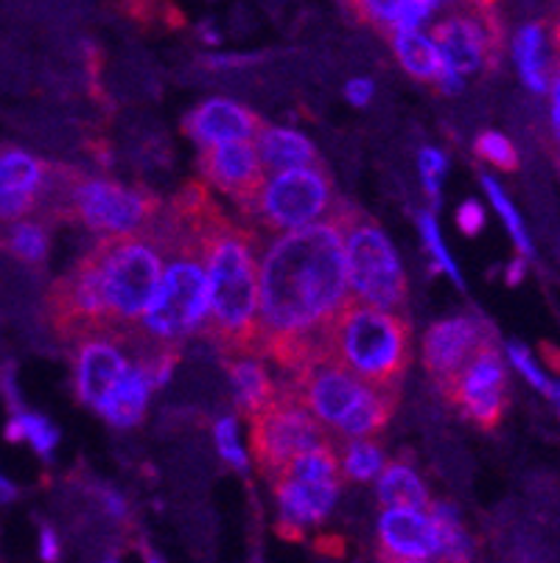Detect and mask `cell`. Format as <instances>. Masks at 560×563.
Segmentation results:
<instances>
[{"label": "cell", "mask_w": 560, "mask_h": 563, "mask_svg": "<svg viewBox=\"0 0 560 563\" xmlns=\"http://www.w3.org/2000/svg\"><path fill=\"white\" fill-rule=\"evenodd\" d=\"M351 300L342 219L284 230L259 255V356L295 373L326 356V331Z\"/></svg>", "instance_id": "obj_1"}, {"label": "cell", "mask_w": 560, "mask_h": 563, "mask_svg": "<svg viewBox=\"0 0 560 563\" xmlns=\"http://www.w3.org/2000/svg\"><path fill=\"white\" fill-rule=\"evenodd\" d=\"M163 247L152 235H107L45 295V320L62 342L85 334L127 336L163 278Z\"/></svg>", "instance_id": "obj_2"}, {"label": "cell", "mask_w": 560, "mask_h": 563, "mask_svg": "<svg viewBox=\"0 0 560 563\" xmlns=\"http://www.w3.org/2000/svg\"><path fill=\"white\" fill-rule=\"evenodd\" d=\"M208 314L202 331L224 356H259L261 235L239 228L222 211L202 228Z\"/></svg>", "instance_id": "obj_3"}, {"label": "cell", "mask_w": 560, "mask_h": 563, "mask_svg": "<svg viewBox=\"0 0 560 563\" xmlns=\"http://www.w3.org/2000/svg\"><path fill=\"white\" fill-rule=\"evenodd\" d=\"M328 360L373 387L400 390L413 362V329L400 311L348 300L326 331Z\"/></svg>", "instance_id": "obj_4"}, {"label": "cell", "mask_w": 560, "mask_h": 563, "mask_svg": "<svg viewBox=\"0 0 560 563\" xmlns=\"http://www.w3.org/2000/svg\"><path fill=\"white\" fill-rule=\"evenodd\" d=\"M342 219L345 233V266L348 289L359 303L376 306L387 311H404L409 300V286L398 253L389 244L387 233L356 205L337 197L331 208Z\"/></svg>", "instance_id": "obj_5"}, {"label": "cell", "mask_w": 560, "mask_h": 563, "mask_svg": "<svg viewBox=\"0 0 560 563\" xmlns=\"http://www.w3.org/2000/svg\"><path fill=\"white\" fill-rule=\"evenodd\" d=\"M337 186L326 163L277 172L275 177L264 180L253 202L246 205L244 217L259 222L261 228L284 233V230L303 228V224L320 222L328 217L337 202Z\"/></svg>", "instance_id": "obj_6"}, {"label": "cell", "mask_w": 560, "mask_h": 563, "mask_svg": "<svg viewBox=\"0 0 560 563\" xmlns=\"http://www.w3.org/2000/svg\"><path fill=\"white\" fill-rule=\"evenodd\" d=\"M250 427H253L250 432L253 454L272 483L289 468L297 454L331 440L286 384H277L275 396L250 415Z\"/></svg>", "instance_id": "obj_7"}, {"label": "cell", "mask_w": 560, "mask_h": 563, "mask_svg": "<svg viewBox=\"0 0 560 563\" xmlns=\"http://www.w3.org/2000/svg\"><path fill=\"white\" fill-rule=\"evenodd\" d=\"M161 208L154 194L87 174H81L70 197V219L99 239L143 233Z\"/></svg>", "instance_id": "obj_8"}, {"label": "cell", "mask_w": 560, "mask_h": 563, "mask_svg": "<svg viewBox=\"0 0 560 563\" xmlns=\"http://www.w3.org/2000/svg\"><path fill=\"white\" fill-rule=\"evenodd\" d=\"M435 45L443 56L446 68L454 74H476L499 63L502 54V25L493 9L474 7L462 0V7L438 20L431 29Z\"/></svg>", "instance_id": "obj_9"}, {"label": "cell", "mask_w": 560, "mask_h": 563, "mask_svg": "<svg viewBox=\"0 0 560 563\" xmlns=\"http://www.w3.org/2000/svg\"><path fill=\"white\" fill-rule=\"evenodd\" d=\"M440 393L474 427L485 429V432L499 427L507 407V373L496 340L485 342Z\"/></svg>", "instance_id": "obj_10"}, {"label": "cell", "mask_w": 560, "mask_h": 563, "mask_svg": "<svg viewBox=\"0 0 560 563\" xmlns=\"http://www.w3.org/2000/svg\"><path fill=\"white\" fill-rule=\"evenodd\" d=\"M74 345V382L81 404L101 409L121 376L130 371L132 360L121 336L85 334L70 342Z\"/></svg>", "instance_id": "obj_11"}, {"label": "cell", "mask_w": 560, "mask_h": 563, "mask_svg": "<svg viewBox=\"0 0 560 563\" xmlns=\"http://www.w3.org/2000/svg\"><path fill=\"white\" fill-rule=\"evenodd\" d=\"M199 172L210 186L233 197L241 211L253 202L266 180V168L253 141H224L202 146Z\"/></svg>", "instance_id": "obj_12"}, {"label": "cell", "mask_w": 560, "mask_h": 563, "mask_svg": "<svg viewBox=\"0 0 560 563\" xmlns=\"http://www.w3.org/2000/svg\"><path fill=\"white\" fill-rule=\"evenodd\" d=\"M491 340H496L493 329L480 317H454L431 325L424 336V365L438 390H443L454 373Z\"/></svg>", "instance_id": "obj_13"}, {"label": "cell", "mask_w": 560, "mask_h": 563, "mask_svg": "<svg viewBox=\"0 0 560 563\" xmlns=\"http://www.w3.org/2000/svg\"><path fill=\"white\" fill-rule=\"evenodd\" d=\"M48 172L51 163L18 146H0V228L40 211Z\"/></svg>", "instance_id": "obj_14"}, {"label": "cell", "mask_w": 560, "mask_h": 563, "mask_svg": "<svg viewBox=\"0 0 560 563\" xmlns=\"http://www.w3.org/2000/svg\"><path fill=\"white\" fill-rule=\"evenodd\" d=\"M337 490L339 479H275L277 508H281L277 532L289 541H300L306 527H315L326 519L337 501Z\"/></svg>", "instance_id": "obj_15"}, {"label": "cell", "mask_w": 560, "mask_h": 563, "mask_svg": "<svg viewBox=\"0 0 560 563\" xmlns=\"http://www.w3.org/2000/svg\"><path fill=\"white\" fill-rule=\"evenodd\" d=\"M440 555L438 527L418 508H387L378 519V558L384 561H431Z\"/></svg>", "instance_id": "obj_16"}, {"label": "cell", "mask_w": 560, "mask_h": 563, "mask_svg": "<svg viewBox=\"0 0 560 563\" xmlns=\"http://www.w3.org/2000/svg\"><path fill=\"white\" fill-rule=\"evenodd\" d=\"M261 118L250 107L230 99H208L194 107L183 121L185 135L199 146L224 141H253L261 132Z\"/></svg>", "instance_id": "obj_17"}, {"label": "cell", "mask_w": 560, "mask_h": 563, "mask_svg": "<svg viewBox=\"0 0 560 563\" xmlns=\"http://www.w3.org/2000/svg\"><path fill=\"white\" fill-rule=\"evenodd\" d=\"M440 3L443 0H348V9L362 23L393 34L400 29H418Z\"/></svg>", "instance_id": "obj_18"}, {"label": "cell", "mask_w": 560, "mask_h": 563, "mask_svg": "<svg viewBox=\"0 0 560 563\" xmlns=\"http://www.w3.org/2000/svg\"><path fill=\"white\" fill-rule=\"evenodd\" d=\"M255 150H259L266 172L272 174L311 166V163L320 161L308 137H303L300 132L281 130V126H261V132L255 135Z\"/></svg>", "instance_id": "obj_19"}, {"label": "cell", "mask_w": 560, "mask_h": 563, "mask_svg": "<svg viewBox=\"0 0 560 563\" xmlns=\"http://www.w3.org/2000/svg\"><path fill=\"white\" fill-rule=\"evenodd\" d=\"M149 393H152V384H149L146 373L132 362L130 371L123 373L121 382L112 387V393L101 404L99 412L118 429L138 427L143 421V415H146Z\"/></svg>", "instance_id": "obj_20"}, {"label": "cell", "mask_w": 560, "mask_h": 563, "mask_svg": "<svg viewBox=\"0 0 560 563\" xmlns=\"http://www.w3.org/2000/svg\"><path fill=\"white\" fill-rule=\"evenodd\" d=\"M224 367H228L230 384H233L235 404L246 418L275 396V384L259 356H224Z\"/></svg>", "instance_id": "obj_21"}, {"label": "cell", "mask_w": 560, "mask_h": 563, "mask_svg": "<svg viewBox=\"0 0 560 563\" xmlns=\"http://www.w3.org/2000/svg\"><path fill=\"white\" fill-rule=\"evenodd\" d=\"M393 51L400 68L420 81H440L446 74V63L435 40L420 34L418 29H400L393 32Z\"/></svg>", "instance_id": "obj_22"}, {"label": "cell", "mask_w": 560, "mask_h": 563, "mask_svg": "<svg viewBox=\"0 0 560 563\" xmlns=\"http://www.w3.org/2000/svg\"><path fill=\"white\" fill-rule=\"evenodd\" d=\"M51 224L37 217L18 219L12 224L0 228V247L7 250L18 264L23 266H43L48 258L51 247Z\"/></svg>", "instance_id": "obj_23"}, {"label": "cell", "mask_w": 560, "mask_h": 563, "mask_svg": "<svg viewBox=\"0 0 560 563\" xmlns=\"http://www.w3.org/2000/svg\"><path fill=\"white\" fill-rule=\"evenodd\" d=\"M378 501L384 508H429V490L409 463H389L378 477Z\"/></svg>", "instance_id": "obj_24"}, {"label": "cell", "mask_w": 560, "mask_h": 563, "mask_svg": "<svg viewBox=\"0 0 560 563\" xmlns=\"http://www.w3.org/2000/svg\"><path fill=\"white\" fill-rule=\"evenodd\" d=\"M516 59L518 68H521V79L527 81L536 93L549 90L547 34H543V25H524L521 34L516 37Z\"/></svg>", "instance_id": "obj_25"}, {"label": "cell", "mask_w": 560, "mask_h": 563, "mask_svg": "<svg viewBox=\"0 0 560 563\" xmlns=\"http://www.w3.org/2000/svg\"><path fill=\"white\" fill-rule=\"evenodd\" d=\"M384 468V452L376 440L353 438L351 443L345 440L342 457H339V471L342 477L351 483H370L376 479Z\"/></svg>", "instance_id": "obj_26"}, {"label": "cell", "mask_w": 560, "mask_h": 563, "mask_svg": "<svg viewBox=\"0 0 560 563\" xmlns=\"http://www.w3.org/2000/svg\"><path fill=\"white\" fill-rule=\"evenodd\" d=\"M435 519L438 527V541H440V561H469L471 558V539L465 536L460 525V514H457L454 505H429L426 508Z\"/></svg>", "instance_id": "obj_27"}, {"label": "cell", "mask_w": 560, "mask_h": 563, "mask_svg": "<svg viewBox=\"0 0 560 563\" xmlns=\"http://www.w3.org/2000/svg\"><path fill=\"white\" fill-rule=\"evenodd\" d=\"M7 438L9 440H29L31 449H34L40 457L48 460L51 452H54V446H56V440H59V434H56V429L45 421L43 415L25 412V409L20 407V409H14L12 421H9Z\"/></svg>", "instance_id": "obj_28"}, {"label": "cell", "mask_w": 560, "mask_h": 563, "mask_svg": "<svg viewBox=\"0 0 560 563\" xmlns=\"http://www.w3.org/2000/svg\"><path fill=\"white\" fill-rule=\"evenodd\" d=\"M474 150L476 157H482V161L491 163V166L502 168V172H516L518 168L516 146H513L505 135H499V132H482V135L476 137Z\"/></svg>", "instance_id": "obj_29"}, {"label": "cell", "mask_w": 560, "mask_h": 563, "mask_svg": "<svg viewBox=\"0 0 560 563\" xmlns=\"http://www.w3.org/2000/svg\"><path fill=\"white\" fill-rule=\"evenodd\" d=\"M482 186H485V191H487V197H491L493 208H496V211L502 213V219H505L507 230H510L513 242L518 244L521 255H530V250H532L530 247V239H527V230H524L521 219H518V213H516V208H513V205H510V199L505 197V191H502V188L496 186V183H493L491 177H482Z\"/></svg>", "instance_id": "obj_30"}, {"label": "cell", "mask_w": 560, "mask_h": 563, "mask_svg": "<svg viewBox=\"0 0 560 563\" xmlns=\"http://www.w3.org/2000/svg\"><path fill=\"white\" fill-rule=\"evenodd\" d=\"M418 228H420V233H424V242H426V247H429L431 258L438 261L440 269H446V273H449L451 278L457 280V284H462L460 269L454 266V261H451V255H449V250H446L443 239H440V230H438V222H435V217H431V213H420Z\"/></svg>", "instance_id": "obj_31"}, {"label": "cell", "mask_w": 560, "mask_h": 563, "mask_svg": "<svg viewBox=\"0 0 560 563\" xmlns=\"http://www.w3.org/2000/svg\"><path fill=\"white\" fill-rule=\"evenodd\" d=\"M213 438H216V446H219V454H222L230 465H235L239 471H244L246 457L239 446V429H235L233 415H222V418L216 421Z\"/></svg>", "instance_id": "obj_32"}, {"label": "cell", "mask_w": 560, "mask_h": 563, "mask_svg": "<svg viewBox=\"0 0 560 563\" xmlns=\"http://www.w3.org/2000/svg\"><path fill=\"white\" fill-rule=\"evenodd\" d=\"M418 166H420V177H424V186L429 191L431 199H438L440 191V183H443V174H446V155L438 150H424L418 155Z\"/></svg>", "instance_id": "obj_33"}, {"label": "cell", "mask_w": 560, "mask_h": 563, "mask_svg": "<svg viewBox=\"0 0 560 563\" xmlns=\"http://www.w3.org/2000/svg\"><path fill=\"white\" fill-rule=\"evenodd\" d=\"M507 353H510L513 365H516L518 371L524 373V376L530 378V384H536L538 390H543V393H547V396H554V387H552V384H549V378L543 376L541 371H538L536 362L530 360V353H527V347H521V345H518V342H513L510 351H507Z\"/></svg>", "instance_id": "obj_34"}, {"label": "cell", "mask_w": 560, "mask_h": 563, "mask_svg": "<svg viewBox=\"0 0 560 563\" xmlns=\"http://www.w3.org/2000/svg\"><path fill=\"white\" fill-rule=\"evenodd\" d=\"M457 228H460L465 235L480 233V230L485 228V211H482V205L474 202V199L460 205V211H457Z\"/></svg>", "instance_id": "obj_35"}, {"label": "cell", "mask_w": 560, "mask_h": 563, "mask_svg": "<svg viewBox=\"0 0 560 563\" xmlns=\"http://www.w3.org/2000/svg\"><path fill=\"white\" fill-rule=\"evenodd\" d=\"M345 96L351 104L367 107L370 101H373V96H376V87H373V81L370 79H351L345 85Z\"/></svg>", "instance_id": "obj_36"}, {"label": "cell", "mask_w": 560, "mask_h": 563, "mask_svg": "<svg viewBox=\"0 0 560 563\" xmlns=\"http://www.w3.org/2000/svg\"><path fill=\"white\" fill-rule=\"evenodd\" d=\"M552 87V104H549V118H552V135L560 146V63L554 68V79H549Z\"/></svg>", "instance_id": "obj_37"}, {"label": "cell", "mask_w": 560, "mask_h": 563, "mask_svg": "<svg viewBox=\"0 0 560 563\" xmlns=\"http://www.w3.org/2000/svg\"><path fill=\"white\" fill-rule=\"evenodd\" d=\"M40 555H43V561H56L59 558V539H56V530L54 527H43L40 530Z\"/></svg>", "instance_id": "obj_38"}, {"label": "cell", "mask_w": 560, "mask_h": 563, "mask_svg": "<svg viewBox=\"0 0 560 563\" xmlns=\"http://www.w3.org/2000/svg\"><path fill=\"white\" fill-rule=\"evenodd\" d=\"M123 3H127V9L132 14H141V18H146V14L157 12L163 7V0H123Z\"/></svg>", "instance_id": "obj_39"}, {"label": "cell", "mask_w": 560, "mask_h": 563, "mask_svg": "<svg viewBox=\"0 0 560 563\" xmlns=\"http://www.w3.org/2000/svg\"><path fill=\"white\" fill-rule=\"evenodd\" d=\"M14 494H18V490H14V485L7 483V479L0 477V505H7V501H12Z\"/></svg>", "instance_id": "obj_40"}, {"label": "cell", "mask_w": 560, "mask_h": 563, "mask_svg": "<svg viewBox=\"0 0 560 563\" xmlns=\"http://www.w3.org/2000/svg\"><path fill=\"white\" fill-rule=\"evenodd\" d=\"M524 266H527V261H524V258H518L516 264L510 266V273H507V280H510V284H518V280H521V275H524Z\"/></svg>", "instance_id": "obj_41"}, {"label": "cell", "mask_w": 560, "mask_h": 563, "mask_svg": "<svg viewBox=\"0 0 560 563\" xmlns=\"http://www.w3.org/2000/svg\"><path fill=\"white\" fill-rule=\"evenodd\" d=\"M543 360H547V362H552V367H554V371H560V353H558V347H552V345H543Z\"/></svg>", "instance_id": "obj_42"}, {"label": "cell", "mask_w": 560, "mask_h": 563, "mask_svg": "<svg viewBox=\"0 0 560 563\" xmlns=\"http://www.w3.org/2000/svg\"><path fill=\"white\" fill-rule=\"evenodd\" d=\"M552 43H554V48H558V56H560V18L552 23Z\"/></svg>", "instance_id": "obj_43"}, {"label": "cell", "mask_w": 560, "mask_h": 563, "mask_svg": "<svg viewBox=\"0 0 560 563\" xmlns=\"http://www.w3.org/2000/svg\"><path fill=\"white\" fill-rule=\"evenodd\" d=\"M469 3H474V7H485V9H493L499 0H469Z\"/></svg>", "instance_id": "obj_44"}, {"label": "cell", "mask_w": 560, "mask_h": 563, "mask_svg": "<svg viewBox=\"0 0 560 563\" xmlns=\"http://www.w3.org/2000/svg\"><path fill=\"white\" fill-rule=\"evenodd\" d=\"M554 396H558V401H560V390H554Z\"/></svg>", "instance_id": "obj_45"}, {"label": "cell", "mask_w": 560, "mask_h": 563, "mask_svg": "<svg viewBox=\"0 0 560 563\" xmlns=\"http://www.w3.org/2000/svg\"><path fill=\"white\" fill-rule=\"evenodd\" d=\"M558 163H560V152H558Z\"/></svg>", "instance_id": "obj_46"}]
</instances>
